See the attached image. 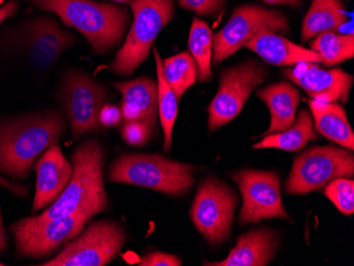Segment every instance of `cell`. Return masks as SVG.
<instances>
[{
  "label": "cell",
  "mask_w": 354,
  "mask_h": 266,
  "mask_svg": "<svg viewBox=\"0 0 354 266\" xmlns=\"http://www.w3.org/2000/svg\"><path fill=\"white\" fill-rule=\"evenodd\" d=\"M122 95V120L140 121L148 125L151 132L157 129L158 115V85L151 77H141L135 80L113 83Z\"/></svg>",
  "instance_id": "17"
},
{
  "label": "cell",
  "mask_w": 354,
  "mask_h": 266,
  "mask_svg": "<svg viewBox=\"0 0 354 266\" xmlns=\"http://www.w3.org/2000/svg\"><path fill=\"white\" fill-rule=\"evenodd\" d=\"M280 236L270 228L252 229L236 240L227 258L220 262H206L212 266H266L275 258Z\"/></svg>",
  "instance_id": "18"
},
{
  "label": "cell",
  "mask_w": 354,
  "mask_h": 266,
  "mask_svg": "<svg viewBox=\"0 0 354 266\" xmlns=\"http://www.w3.org/2000/svg\"><path fill=\"white\" fill-rule=\"evenodd\" d=\"M125 242L127 234L118 222H91L77 237L64 245L57 257L39 265L104 266L118 256Z\"/></svg>",
  "instance_id": "7"
},
{
  "label": "cell",
  "mask_w": 354,
  "mask_h": 266,
  "mask_svg": "<svg viewBox=\"0 0 354 266\" xmlns=\"http://www.w3.org/2000/svg\"><path fill=\"white\" fill-rule=\"evenodd\" d=\"M212 43L214 35L202 19H194L189 35V50L198 66V80L208 82L212 79Z\"/></svg>",
  "instance_id": "24"
},
{
  "label": "cell",
  "mask_w": 354,
  "mask_h": 266,
  "mask_svg": "<svg viewBox=\"0 0 354 266\" xmlns=\"http://www.w3.org/2000/svg\"><path fill=\"white\" fill-rule=\"evenodd\" d=\"M65 129L63 113L55 109L0 121V173L27 178L37 158L59 142Z\"/></svg>",
  "instance_id": "1"
},
{
  "label": "cell",
  "mask_w": 354,
  "mask_h": 266,
  "mask_svg": "<svg viewBox=\"0 0 354 266\" xmlns=\"http://www.w3.org/2000/svg\"><path fill=\"white\" fill-rule=\"evenodd\" d=\"M196 167L169 160L162 155L123 154L113 162L107 182L143 187L170 196L188 193L194 182Z\"/></svg>",
  "instance_id": "4"
},
{
  "label": "cell",
  "mask_w": 354,
  "mask_h": 266,
  "mask_svg": "<svg viewBox=\"0 0 354 266\" xmlns=\"http://www.w3.org/2000/svg\"><path fill=\"white\" fill-rule=\"evenodd\" d=\"M263 30L288 33V17L277 10L266 9L260 6H242L234 10L226 25L214 35L212 63L220 64L245 46L254 35Z\"/></svg>",
  "instance_id": "11"
},
{
  "label": "cell",
  "mask_w": 354,
  "mask_h": 266,
  "mask_svg": "<svg viewBox=\"0 0 354 266\" xmlns=\"http://www.w3.org/2000/svg\"><path fill=\"white\" fill-rule=\"evenodd\" d=\"M325 194L342 213L354 212V182L352 178H339L325 187Z\"/></svg>",
  "instance_id": "28"
},
{
  "label": "cell",
  "mask_w": 354,
  "mask_h": 266,
  "mask_svg": "<svg viewBox=\"0 0 354 266\" xmlns=\"http://www.w3.org/2000/svg\"><path fill=\"white\" fill-rule=\"evenodd\" d=\"M122 120V114L121 109L116 105L106 104L103 105L99 113V122L104 128H111L116 126Z\"/></svg>",
  "instance_id": "32"
},
{
  "label": "cell",
  "mask_w": 354,
  "mask_h": 266,
  "mask_svg": "<svg viewBox=\"0 0 354 266\" xmlns=\"http://www.w3.org/2000/svg\"><path fill=\"white\" fill-rule=\"evenodd\" d=\"M342 0H313L302 23L301 41L315 37L326 31H334L346 23Z\"/></svg>",
  "instance_id": "23"
},
{
  "label": "cell",
  "mask_w": 354,
  "mask_h": 266,
  "mask_svg": "<svg viewBox=\"0 0 354 266\" xmlns=\"http://www.w3.org/2000/svg\"><path fill=\"white\" fill-rule=\"evenodd\" d=\"M311 50L320 55L326 66L343 63L354 57L353 33L349 35H337L334 31L319 33L311 43Z\"/></svg>",
  "instance_id": "27"
},
{
  "label": "cell",
  "mask_w": 354,
  "mask_h": 266,
  "mask_svg": "<svg viewBox=\"0 0 354 266\" xmlns=\"http://www.w3.org/2000/svg\"><path fill=\"white\" fill-rule=\"evenodd\" d=\"M154 50L155 61H156L157 85H158V115L164 131V151L170 152L172 146L173 128L178 113V105L174 91H172L162 71V57L159 55L157 48Z\"/></svg>",
  "instance_id": "25"
},
{
  "label": "cell",
  "mask_w": 354,
  "mask_h": 266,
  "mask_svg": "<svg viewBox=\"0 0 354 266\" xmlns=\"http://www.w3.org/2000/svg\"><path fill=\"white\" fill-rule=\"evenodd\" d=\"M35 168L37 189L31 209L33 214L53 205L63 193L73 172V164L64 156L57 144L49 146L37 158Z\"/></svg>",
  "instance_id": "16"
},
{
  "label": "cell",
  "mask_w": 354,
  "mask_h": 266,
  "mask_svg": "<svg viewBox=\"0 0 354 266\" xmlns=\"http://www.w3.org/2000/svg\"><path fill=\"white\" fill-rule=\"evenodd\" d=\"M257 96L266 103L270 113V128L261 137L282 132L293 124L300 102L299 91L293 84L274 83L258 91Z\"/></svg>",
  "instance_id": "20"
},
{
  "label": "cell",
  "mask_w": 354,
  "mask_h": 266,
  "mask_svg": "<svg viewBox=\"0 0 354 266\" xmlns=\"http://www.w3.org/2000/svg\"><path fill=\"white\" fill-rule=\"evenodd\" d=\"M114 1H117V3H130V0H114Z\"/></svg>",
  "instance_id": "37"
},
{
  "label": "cell",
  "mask_w": 354,
  "mask_h": 266,
  "mask_svg": "<svg viewBox=\"0 0 354 266\" xmlns=\"http://www.w3.org/2000/svg\"><path fill=\"white\" fill-rule=\"evenodd\" d=\"M15 44L27 55L30 66L43 73L53 66L62 53L75 45V35L59 27L53 17L28 21L15 35Z\"/></svg>",
  "instance_id": "14"
},
{
  "label": "cell",
  "mask_w": 354,
  "mask_h": 266,
  "mask_svg": "<svg viewBox=\"0 0 354 266\" xmlns=\"http://www.w3.org/2000/svg\"><path fill=\"white\" fill-rule=\"evenodd\" d=\"M318 135L314 129L313 118L306 109H302L293 124L282 132L266 135L254 149H278L296 152L307 146L310 142L317 140Z\"/></svg>",
  "instance_id": "22"
},
{
  "label": "cell",
  "mask_w": 354,
  "mask_h": 266,
  "mask_svg": "<svg viewBox=\"0 0 354 266\" xmlns=\"http://www.w3.org/2000/svg\"><path fill=\"white\" fill-rule=\"evenodd\" d=\"M1 3H3V0H0V5H1Z\"/></svg>",
  "instance_id": "39"
},
{
  "label": "cell",
  "mask_w": 354,
  "mask_h": 266,
  "mask_svg": "<svg viewBox=\"0 0 354 266\" xmlns=\"http://www.w3.org/2000/svg\"><path fill=\"white\" fill-rule=\"evenodd\" d=\"M239 186L243 205L241 208V225L259 223L263 220H290L283 206L280 178L272 171L244 169L232 174Z\"/></svg>",
  "instance_id": "13"
},
{
  "label": "cell",
  "mask_w": 354,
  "mask_h": 266,
  "mask_svg": "<svg viewBox=\"0 0 354 266\" xmlns=\"http://www.w3.org/2000/svg\"><path fill=\"white\" fill-rule=\"evenodd\" d=\"M238 206L236 192L214 176H208L193 200L191 221L206 241L216 247L230 237Z\"/></svg>",
  "instance_id": "8"
},
{
  "label": "cell",
  "mask_w": 354,
  "mask_h": 266,
  "mask_svg": "<svg viewBox=\"0 0 354 266\" xmlns=\"http://www.w3.org/2000/svg\"><path fill=\"white\" fill-rule=\"evenodd\" d=\"M178 3L180 7L198 15H214L222 10L225 0H178Z\"/></svg>",
  "instance_id": "30"
},
{
  "label": "cell",
  "mask_w": 354,
  "mask_h": 266,
  "mask_svg": "<svg viewBox=\"0 0 354 266\" xmlns=\"http://www.w3.org/2000/svg\"><path fill=\"white\" fill-rule=\"evenodd\" d=\"M3 265H5V264H3V263H1V262H0V266H3Z\"/></svg>",
  "instance_id": "38"
},
{
  "label": "cell",
  "mask_w": 354,
  "mask_h": 266,
  "mask_svg": "<svg viewBox=\"0 0 354 266\" xmlns=\"http://www.w3.org/2000/svg\"><path fill=\"white\" fill-rule=\"evenodd\" d=\"M93 218L85 212H77L49 221H37L33 216L21 218L10 226L16 253L23 258L48 257L77 237Z\"/></svg>",
  "instance_id": "9"
},
{
  "label": "cell",
  "mask_w": 354,
  "mask_h": 266,
  "mask_svg": "<svg viewBox=\"0 0 354 266\" xmlns=\"http://www.w3.org/2000/svg\"><path fill=\"white\" fill-rule=\"evenodd\" d=\"M39 9L55 12L65 25L82 33L95 53L104 55L124 37L131 15L114 3L91 0H30Z\"/></svg>",
  "instance_id": "3"
},
{
  "label": "cell",
  "mask_w": 354,
  "mask_h": 266,
  "mask_svg": "<svg viewBox=\"0 0 354 266\" xmlns=\"http://www.w3.org/2000/svg\"><path fill=\"white\" fill-rule=\"evenodd\" d=\"M354 175L352 151L335 146H313L294 160L286 192L301 196L323 189L332 180Z\"/></svg>",
  "instance_id": "6"
},
{
  "label": "cell",
  "mask_w": 354,
  "mask_h": 266,
  "mask_svg": "<svg viewBox=\"0 0 354 266\" xmlns=\"http://www.w3.org/2000/svg\"><path fill=\"white\" fill-rule=\"evenodd\" d=\"M17 8H19V3H17L16 0H11L7 5L0 8V25L3 23L6 19L13 17L14 14L17 11Z\"/></svg>",
  "instance_id": "34"
},
{
  "label": "cell",
  "mask_w": 354,
  "mask_h": 266,
  "mask_svg": "<svg viewBox=\"0 0 354 266\" xmlns=\"http://www.w3.org/2000/svg\"><path fill=\"white\" fill-rule=\"evenodd\" d=\"M309 106L314 117L315 131L343 148L353 151V131L343 106L337 102L315 100H310Z\"/></svg>",
  "instance_id": "21"
},
{
  "label": "cell",
  "mask_w": 354,
  "mask_h": 266,
  "mask_svg": "<svg viewBox=\"0 0 354 266\" xmlns=\"http://www.w3.org/2000/svg\"><path fill=\"white\" fill-rule=\"evenodd\" d=\"M8 236L6 232L5 226H3V216L0 211V254L3 253L7 249Z\"/></svg>",
  "instance_id": "35"
},
{
  "label": "cell",
  "mask_w": 354,
  "mask_h": 266,
  "mask_svg": "<svg viewBox=\"0 0 354 266\" xmlns=\"http://www.w3.org/2000/svg\"><path fill=\"white\" fill-rule=\"evenodd\" d=\"M263 1L270 5H284L294 8L298 7L302 3V0H263Z\"/></svg>",
  "instance_id": "36"
},
{
  "label": "cell",
  "mask_w": 354,
  "mask_h": 266,
  "mask_svg": "<svg viewBox=\"0 0 354 266\" xmlns=\"http://www.w3.org/2000/svg\"><path fill=\"white\" fill-rule=\"evenodd\" d=\"M104 162L105 150L101 142L98 139H86L71 156L73 176L63 193L43 213L33 218L49 221L77 212L95 216L105 211L109 200L103 178Z\"/></svg>",
  "instance_id": "2"
},
{
  "label": "cell",
  "mask_w": 354,
  "mask_h": 266,
  "mask_svg": "<svg viewBox=\"0 0 354 266\" xmlns=\"http://www.w3.org/2000/svg\"><path fill=\"white\" fill-rule=\"evenodd\" d=\"M162 71L177 100L198 80V66L192 55L183 53L162 61Z\"/></svg>",
  "instance_id": "26"
},
{
  "label": "cell",
  "mask_w": 354,
  "mask_h": 266,
  "mask_svg": "<svg viewBox=\"0 0 354 266\" xmlns=\"http://www.w3.org/2000/svg\"><path fill=\"white\" fill-rule=\"evenodd\" d=\"M148 125L140 121H125L121 129V136L127 144L132 146H141L149 142L152 136Z\"/></svg>",
  "instance_id": "29"
},
{
  "label": "cell",
  "mask_w": 354,
  "mask_h": 266,
  "mask_svg": "<svg viewBox=\"0 0 354 266\" xmlns=\"http://www.w3.org/2000/svg\"><path fill=\"white\" fill-rule=\"evenodd\" d=\"M0 187L9 190L11 193L15 194L17 196H27L28 191H29V188L27 186L14 184V182H10L9 180L3 178L1 175H0Z\"/></svg>",
  "instance_id": "33"
},
{
  "label": "cell",
  "mask_w": 354,
  "mask_h": 266,
  "mask_svg": "<svg viewBox=\"0 0 354 266\" xmlns=\"http://www.w3.org/2000/svg\"><path fill=\"white\" fill-rule=\"evenodd\" d=\"M106 97V88L83 71L71 69L65 73L59 99L73 138L102 130L99 113Z\"/></svg>",
  "instance_id": "10"
},
{
  "label": "cell",
  "mask_w": 354,
  "mask_h": 266,
  "mask_svg": "<svg viewBox=\"0 0 354 266\" xmlns=\"http://www.w3.org/2000/svg\"><path fill=\"white\" fill-rule=\"evenodd\" d=\"M268 73L266 67L254 59L223 71L218 93L208 106L210 132L240 114L252 91L266 81Z\"/></svg>",
  "instance_id": "12"
},
{
  "label": "cell",
  "mask_w": 354,
  "mask_h": 266,
  "mask_svg": "<svg viewBox=\"0 0 354 266\" xmlns=\"http://www.w3.org/2000/svg\"><path fill=\"white\" fill-rule=\"evenodd\" d=\"M282 75L301 87L312 100L319 102H347L353 84V75L343 69H323L311 61H301L293 68L284 69Z\"/></svg>",
  "instance_id": "15"
},
{
  "label": "cell",
  "mask_w": 354,
  "mask_h": 266,
  "mask_svg": "<svg viewBox=\"0 0 354 266\" xmlns=\"http://www.w3.org/2000/svg\"><path fill=\"white\" fill-rule=\"evenodd\" d=\"M246 48L256 53L264 61L276 66L296 65L301 61L322 63L323 59L315 51L304 48L284 39L270 30H263L245 44Z\"/></svg>",
  "instance_id": "19"
},
{
  "label": "cell",
  "mask_w": 354,
  "mask_h": 266,
  "mask_svg": "<svg viewBox=\"0 0 354 266\" xmlns=\"http://www.w3.org/2000/svg\"><path fill=\"white\" fill-rule=\"evenodd\" d=\"M138 266H180L182 260L172 254L154 251L143 256L137 262Z\"/></svg>",
  "instance_id": "31"
},
{
  "label": "cell",
  "mask_w": 354,
  "mask_h": 266,
  "mask_svg": "<svg viewBox=\"0 0 354 266\" xmlns=\"http://www.w3.org/2000/svg\"><path fill=\"white\" fill-rule=\"evenodd\" d=\"M134 21L130 32L117 53L109 69L130 77L149 57L153 43L165 26L172 19L173 0H130Z\"/></svg>",
  "instance_id": "5"
}]
</instances>
